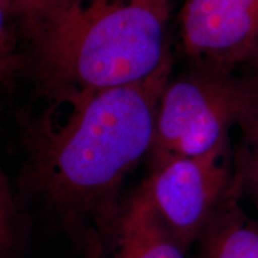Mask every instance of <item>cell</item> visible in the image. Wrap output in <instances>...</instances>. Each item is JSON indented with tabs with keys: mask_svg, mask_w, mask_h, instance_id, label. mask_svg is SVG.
Returning a JSON list of instances; mask_svg holds the SVG:
<instances>
[{
	"mask_svg": "<svg viewBox=\"0 0 258 258\" xmlns=\"http://www.w3.org/2000/svg\"><path fill=\"white\" fill-rule=\"evenodd\" d=\"M235 173V172H234ZM239 177L200 235L198 258H258V222L240 206Z\"/></svg>",
	"mask_w": 258,
	"mask_h": 258,
	"instance_id": "obj_7",
	"label": "cell"
},
{
	"mask_svg": "<svg viewBox=\"0 0 258 258\" xmlns=\"http://www.w3.org/2000/svg\"><path fill=\"white\" fill-rule=\"evenodd\" d=\"M171 70L170 56L156 73L131 85L43 92L46 108L28 132L31 184L71 213L108 206L150 153Z\"/></svg>",
	"mask_w": 258,
	"mask_h": 258,
	"instance_id": "obj_1",
	"label": "cell"
},
{
	"mask_svg": "<svg viewBox=\"0 0 258 258\" xmlns=\"http://www.w3.org/2000/svg\"><path fill=\"white\" fill-rule=\"evenodd\" d=\"M240 145L234 154V172L239 177L244 191L258 206V97L253 108L239 127Z\"/></svg>",
	"mask_w": 258,
	"mask_h": 258,
	"instance_id": "obj_8",
	"label": "cell"
},
{
	"mask_svg": "<svg viewBox=\"0 0 258 258\" xmlns=\"http://www.w3.org/2000/svg\"><path fill=\"white\" fill-rule=\"evenodd\" d=\"M235 184L226 140L195 157L171 158L154 166L143 184L158 214L186 250Z\"/></svg>",
	"mask_w": 258,
	"mask_h": 258,
	"instance_id": "obj_4",
	"label": "cell"
},
{
	"mask_svg": "<svg viewBox=\"0 0 258 258\" xmlns=\"http://www.w3.org/2000/svg\"><path fill=\"white\" fill-rule=\"evenodd\" d=\"M88 258H105V257L103 256L102 252L98 249H92L90 250Z\"/></svg>",
	"mask_w": 258,
	"mask_h": 258,
	"instance_id": "obj_10",
	"label": "cell"
},
{
	"mask_svg": "<svg viewBox=\"0 0 258 258\" xmlns=\"http://www.w3.org/2000/svg\"><path fill=\"white\" fill-rule=\"evenodd\" d=\"M170 0H64L24 35L43 92L131 85L170 57Z\"/></svg>",
	"mask_w": 258,
	"mask_h": 258,
	"instance_id": "obj_2",
	"label": "cell"
},
{
	"mask_svg": "<svg viewBox=\"0 0 258 258\" xmlns=\"http://www.w3.org/2000/svg\"><path fill=\"white\" fill-rule=\"evenodd\" d=\"M120 258H185V249L151 203L143 186L122 213Z\"/></svg>",
	"mask_w": 258,
	"mask_h": 258,
	"instance_id": "obj_6",
	"label": "cell"
},
{
	"mask_svg": "<svg viewBox=\"0 0 258 258\" xmlns=\"http://www.w3.org/2000/svg\"><path fill=\"white\" fill-rule=\"evenodd\" d=\"M179 34L194 64L228 72L258 64V0H185Z\"/></svg>",
	"mask_w": 258,
	"mask_h": 258,
	"instance_id": "obj_5",
	"label": "cell"
},
{
	"mask_svg": "<svg viewBox=\"0 0 258 258\" xmlns=\"http://www.w3.org/2000/svg\"><path fill=\"white\" fill-rule=\"evenodd\" d=\"M258 72L240 74L194 64L167 84L158 109L153 167L177 157L201 156L226 140L250 114Z\"/></svg>",
	"mask_w": 258,
	"mask_h": 258,
	"instance_id": "obj_3",
	"label": "cell"
},
{
	"mask_svg": "<svg viewBox=\"0 0 258 258\" xmlns=\"http://www.w3.org/2000/svg\"><path fill=\"white\" fill-rule=\"evenodd\" d=\"M63 2L64 0H12L10 15L19 22L25 35L40 19Z\"/></svg>",
	"mask_w": 258,
	"mask_h": 258,
	"instance_id": "obj_9",
	"label": "cell"
}]
</instances>
